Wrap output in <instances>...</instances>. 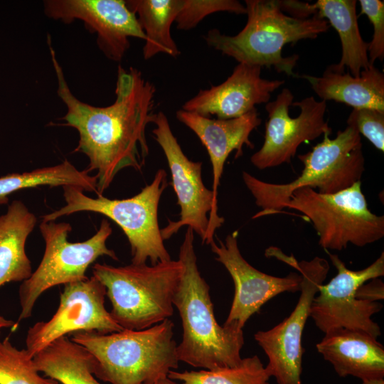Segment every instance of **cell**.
Listing matches in <instances>:
<instances>
[{
    "label": "cell",
    "mask_w": 384,
    "mask_h": 384,
    "mask_svg": "<svg viewBox=\"0 0 384 384\" xmlns=\"http://www.w3.org/2000/svg\"><path fill=\"white\" fill-rule=\"evenodd\" d=\"M0 384H58L42 376L27 350L18 349L6 337L0 341Z\"/></svg>",
    "instance_id": "cell-27"
},
{
    "label": "cell",
    "mask_w": 384,
    "mask_h": 384,
    "mask_svg": "<svg viewBox=\"0 0 384 384\" xmlns=\"http://www.w3.org/2000/svg\"><path fill=\"white\" fill-rule=\"evenodd\" d=\"M153 123L155 128L152 133L165 154L180 207V218L176 221L169 220L168 225L161 229L162 238L167 240L181 228L188 226L201 237L203 243L210 245L224 218L218 214V204L212 190L203 182L202 162L193 161L184 154L163 112L155 114Z\"/></svg>",
    "instance_id": "cell-10"
},
{
    "label": "cell",
    "mask_w": 384,
    "mask_h": 384,
    "mask_svg": "<svg viewBox=\"0 0 384 384\" xmlns=\"http://www.w3.org/2000/svg\"><path fill=\"white\" fill-rule=\"evenodd\" d=\"M146 36L142 53L147 60L159 53L173 58L180 51L171 35V27L183 6V0H127Z\"/></svg>",
    "instance_id": "cell-24"
},
{
    "label": "cell",
    "mask_w": 384,
    "mask_h": 384,
    "mask_svg": "<svg viewBox=\"0 0 384 384\" xmlns=\"http://www.w3.org/2000/svg\"><path fill=\"white\" fill-rule=\"evenodd\" d=\"M316 347L340 377L351 375L362 381L383 378L384 348L366 332L333 330L325 333Z\"/></svg>",
    "instance_id": "cell-19"
},
{
    "label": "cell",
    "mask_w": 384,
    "mask_h": 384,
    "mask_svg": "<svg viewBox=\"0 0 384 384\" xmlns=\"http://www.w3.org/2000/svg\"><path fill=\"white\" fill-rule=\"evenodd\" d=\"M285 208L302 213L311 222L324 250L341 251L348 244L363 247L384 236V216L369 210L361 181L330 194L299 188Z\"/></svg>",
    "instance_id": "cell-8"
},
{
    "label": "cell",
    "mask_w": 384,
    "mask_h": 384,
    "mask_svg": "<svg viewBox=\"0 0 384 384\" xmlns=\"http://www.w3.org/2000/svg\"><path fill=\"white\" fill-rule=\"evenodd\" d=\"M46 16L64 23L81 21L96 33L99 49L110 60L119 62L130 48L129 38L145 41L137 16L123 0H45Z\"/></svg>",
    "instance_id": "cell-15"
},
{
    "label": "cell",
    "mask_w": 384,
    "mask_h": 384,
    "mask_svg": "<svg viewBox=\"0 0 384 384\" xmlns=\"http://www.w3.org/2000/svg\"><path fill=\"white\" fill-rule=\"evenodd\" d=\"M174 326L168 319L143 330L78 331L70 339L91 353L97 378L110 384H142L178 368Z\"/></svg>",
    "instance_id": "cell-4"
},
{
    "label": "cell",
    "mask_w": 384,
    "mask_h": 384,
    "mask_svg": "<svg viewBox=\"0 0 384 384\" xmlns=\"http://www.w3.org/2000/svg\"><path fill=\"white\" fill-rule=\"evenodd\" d=\"M167 186V174L159 169L149 185L137 195L124 199H110L102 195L90 198L83 190L71 186H63L66 205L42 216V221L80 211L105 215L119 225L125 234L131 248L132 263L151 265L171 260L162 238L158 221V208Z\"/></svg>",
    "instance_id": "cell-7"
},
{
    "label": "cell",
    "mask_w": 384,
    "mask_h": 384,
    "mask_svg": "<svg viewBox=\"0 0 384 384\" xmlns=\"http://www.w3.org/2000/svg\"><path fill=\"white\" fill-rule=\"evenodd\" d=\"M361 14L368 16L373 26V35L368 43V55L370 63L384 58V2L380 0H359Z\"/></svg>",
    "instance_id": "cell-30"
},
{
    "label": "cell",
    "mask_w": 384,
    "mask_h": 384,
    "mask_svg": "<svg viewBox=\"0 0 384 384\" xmlns=\"http://www.w3.org/2000/svg\"><path fill=\"white\" fill-rule=\"evenodd\" d=\"M337 274L321 284L310 307L309 317L322 332L346 329L366 332L377 338L380 326L371 317L383 305L378 302L359 299L356 291L365 282L384 275V253L361 270H351L338 255L326 250Z\"/></svg>",
    "instance_id": "cell-12"
},
{
    "label": "cell",
    "mask_w": 384,
    "mask_h": 384,
    "mask_svg": "<svg viewBox=\"0 0 384 384\" xmlns=\"http://www.w3.org/2000/svg\"><path fill=\"white\" fill-rule=\"evenodd\" d=\"M321 100L345 103L353 109L372 108L384 112V75L374 65L358 77L337 73L328 67L321 76L302 75Z\"/></svg>",
    "instance_id": "cell-20"
},
{
    "label": "cell",
    "mask_w": 384,
    "mask_h": 384,
    "mask_svg": "<svg viewBox=\"0 0 384 384\" xmlns=\"http://www.w3.org/2000/svg\"><path fill=\"white\" fill-rule=\"evenodd\" d=\"M238 232L219 239L210 245L221 263L230 274L235 285V294L228 316L223 326L242 330L245 323L261 306L282 292L300 290V274L291 272L279 277L264 273L249 264L242 256L238 244Z\"/></svg>",
    "instance_id": "cell-16"
},
{
    "label": "cell",
    "mask_w": 384,
    "mask_h": 384,
    "mask_svg": "<svg viewBox=\"0 0 384 384\" xmlns=\"http://www.w3.org/2000/svg\"><path fill=\"white\" fill-rule=\"evenodd\" d=\"M14 325V322L11 320L6 319L0 314V334L1 329L4 328H9Z\"/></svg>",
    "instance_id": "cell-33"
},
{
    "label": "cell",
    "mask_w": 384,
    "mask_h": 384,
    "mask_svg": "<svg viewBox=\"0 0 384 384\" xmlns=\"http://www.w3.org/2000/svg\"><path fill=\"white\" fill-rule=\"evenodd\" d=\"M247 21L235 36L213 28L204 36L207 44L239 63L274 68L278 73L298 77L294 73L299 55L284 57L286 44L314 39L326 32L329 24L316 14L309 18L287 15L279 0H245Z\"/></svg>",
    "instance_id": "cell-3"
},
{
    "label": "cell",
    "mask_w": 384,
    "mask_h": 384,
    "mask_svg": "<svg viewBox=\"0 0 384 384\" xmlns=\"http://www.w3.org/2000/svg\"><path fill=\"white\" fill-rule=\"evenodd\" d=\"M106 294L105 286L93 276L65 284L53 316L28 329L25 341L28 353L33 357L55 339L78 331L123 330L105 308Z\"/></svg>",
    "instance_id": "cell-14"
},
{
    "label": "cell",
    "mask_w": 384,
    "mask_h": 384,
    "mask_svg": "<svg viewBox=\"0 0 384 384\" xmlns=\"http://www.w3.org/2000/svg\"><path fill=\"white\" fill-rule=\"evenodd\" d=\"M265 384H269V383H268V382H267V383H266Z\"/></svg>",
    "instance_id": "cell-35"
},
{
    "label": "cell",
    "mask_w": 384,
    "mask_h": 384,
    "mask_svg": "<svg viewBox=\"0 0 384 384\" xmlns=\"http://www.w3.org/2000/svg\"><path fill=\"white\" fill-rule=\"evenodd\" d=\"M378 150L384 151V112L372 108L353 109L347 121Z\"/></svg>",
    "instance_id": "cell-29"
},
{
    "label": "cell",
    "mask_w": 384,
    "mask_h": 384,
    "mask_svg": "<svg viewBox=\"0 0 384 384\" xmlns=\"http://www.w3.org/2000/svg\"><path fill=\"white\" fill-rule=\"evenodd\" d=\"M324 135L321 142L311 151L298 155L304 164L301 174L287 183H272L243 171L242 179L261 210L252 219L279 213L292 193L301 188H318L330 194L346 189L361 181L365 171L361 137L356 128L348 126L334 139Z\"/></svg>",
    "instance_id": "cell-5"
},
{
    "label": "cell",
    "mask_w": 384,
    "mask_h": 384,
    "mask_svg": "<svg viewBox=\"0 0 384 384\" xmlns=\"http://www.w3.org/2000/svg\"><path fill=\"white\" fill-rule=\"evenodd\" d=\"M293 100L290 90L283 88L274 100L266 103L265 141L250 158L257 169L289 164L302 143L331 134L325 119L326 101H318L314 96L295 102Z\"/></svg>",
    "instance_id": "cell-13"
},
{
    "label": "cell",
    "mask_w": 384,
    "mask_h": 384,
    "mask_svg": "<svg viewBox=\"0 0 384 384\" xmlns=\"http://www.w3.org/2000/svg\"><path fill=\"white\" fill-rule=\"evenodd\" d=\"M362 384H384V380H383V378L365 380V381H363Z\"/></svg>",
    "instance_id": "cell-34"
},
{
    "label": "cell",
    "mask_w": 384,
    "mask_h": 384,
    "mask_svg": "<svg viewBox=\"0 0 384 384\" xmlns=\"http://www.w3.org/2000/svg\"><path fill=\"white\" fill-rule=\"evenodd\" d=\"M142 384H179L176 382V380H174L168 377V375H164L159 377L158 378H156L152 380H149L147 382H145Z\"/></svg>",
    "instance_id": "cell-32"
},
{
    "label": "cell",
    "mask_w": 384,
    "mask_h": 384,
    "mask_svg": "<svg viewBox=\"0 0 384 384\" xmlns=\"http://www.w3.org/2000/svg\"><path fill=\"white\" fill-rule=\"evenodd\" d=\"M262 68L238 63L223 82L201 90L187 100L182 110L219 119L240 117L255 109V105L267 103L271 93L284 84V80H270L261 77Z\"/></svg>",
    "instance_id": "cell-17"
},
{
    "label": "cell",
    "mask_w": 384,
    "mask_h": 384,
    "mask_svg": "<svg viewBox=\"0 0 384 384\" xmlns=\"http://www.w3.org/2000/svg\"><path fill=\"white\" fill-rule=\"evenodd\" d=\"M220 11L246 14V8L236 0H183L175 20L176 27L184 31L192 29L207 16Z\"/></svg>",
    "instance_id": "cell-28"
},
{
    "label": "cell",
    "mask_w": 384,
    "mask_h": 384,
    "mask_svg": "<svg viewBox=\"0 0 384 384\" xmlns=\"http://www.w3.org/2000/svg\"><path fill=\"white\" fill-rule=\"evenodd\" d=\"M356 0H318L308 4L311 13L321 18L327 19L338 32L341 44L340 61L328 66L337 73H344L348 68L354 77H358L363 70L370 65L368 55V43L361 35L356 14Z\"/></svg>",
    "instance_id": "cell-21"
},
{
    "label": "cell",
    "mask_w": 384,
    "mask_h": 384,
    "mask_svg": "<svg viewBox=\"0 0 384 384\" xmlns=\"http://www.w3.org/2000/svg\"><path fill=\"white\" fill-rule=\"evenodd\" d=\"M37 223L36 215L21 201H14L0 215V287L23 282L33 271L26 242Z\"/></svg>",
    "instance_id": "cell-22"
},
{
    "label": "cell",
    "mask_w": 384,
    "mask_h": 384,
    "mask_svg": "<svg viewBox=\"0 0 384 384\" xmlns=\"http://www.w3.org/2000/svg\"><path fill=\"white\" fill-rule=\"evenodd\" d=\"M40 232L45 241L42 260L31 277L22 282L18 297L21 312L18 321L31 316L40 296L53 287L86 279L88 267L101 256L119 260L106 242L112 233L110 222L102 219L97 233L83 242L68 240L72 226L68 223L42 221Z\"/></svg>",
    "instance_id": "cell-9"
},
{
    "label": "cell",
    "mask_w": 384,
    "mask_h": 384,
    "mask_svg": "<svg viewBox=\"0 0 384 384\" xmlns=\"http://www.w3.org/2000/svg\"><path fill=\"white\" fill-rule=\"evenodd\" d=\"M300 272L302 282L298 302L290 315L267 331H259L255 341L268 358L265 367L277 384H302V334L309 317L310 307L319 287L323 284L330 266L319 257L297 262L284 260Z\"/></svg>",
    "instance_id": "cell-11"
},
{
    "label": "cell",
    "mask_w": 384,
    "mask_h": 384,
    "mask_svg": "<svg viewBox=\"0 0 384 384\" xmlns=\"http://www.w3.org/2000/svg\"><path fill=\"white\" fill-rule=\"evenodd\" d=\"M47 43L57 78V94L66 106L61 118L79 134L75 151L87 156L89 172L97 171L98 196L121 170L141 171L149 154L146 129L153 123L156 87L136 68L118 66L114 102L96 107L82 102L70 90L57 60L50 36Z\"/></svg>",
    "instance_id": "cell-1"
},
{
    "label": "cell",
    "mask_w": 384,
    "mask_h": 384,
    "mask_svg": "<svg viewBox=\"0 0 384 384\" xmlns=\"http://www.w3.org/2000/svg\"><path fill=\"white\" fill-rule=\"evenodd\" d=\"M365 282L356 291V297L359 299L377 302L383 299L384 285L378 278Z\"/></svg>",
    "instance_id": "cell-31"
},
{
    "label": "cell",
    "mask_w": 384,
    "mask_h": 384,
    "mask_svg": "<svg viewBox=\"0 0 384 384\" xmlns=\"http://www.w3.org/2000/svg\"><path fill=\"white\" fill-rule=\"evenodd\" d=\"M176 116L196 134L208 151L213 171L212 191L218 203V188L228 156L235 151V157L238 159L242 156L244 146L254 148L250 135L261 124L257 109L230 119H212L182 109L176 112Z\"/></svg>",
    "instance_id": "cell-18"
},
{
    "label": "cell",
    "mask_w": 384,
    "mask_h": 384,
    "mask_svg": "<svg viewBox=\"0 0 384 384\" xmlns=\"http://www.w3.org/2000/svg\"><path fill=\"white\" fill-rule=\"evenodd\" d=\"M37 370L61 384H101L93 373V358L68 336L60 337L33 356Z\"/></svg>",
    "instance_id": "cell-23"
},
{
    "label": "cell",
    "mask_w": 384,
    "mask_h": 384,
    "mask_svg": "<svg viewBox=\"0 0 384 384\" xmlns=\"http://www.w3.org/2000/svg\"><path fill=\"white\" fill-rule=\"evenodd\" d=\"M97 178L90 175L87 170H78L69 161L29 172L9 174L0 177V205L7 204L9 196L24 188L41 186L80 188L85 191L94 192L98 196Z\"/></svg>",
    "instance_id": "cell-25"
},
{
    "label": "cell",
    "mask_w": 384,
    "mask_h": 384,
    "mask_svg": "<svg viewBox=\"0 0 384 384\" xmlns=\"http://www.w3.org/2000/svg\"><path fill=\"white\" fill-rule=\"evenodd\" d=\"M168 377L183 384H265L270 378L257 356L242 358L235 367L213 370H171Z\"/></svg>",
    "instance_id": "cell-26"
},
{
    "label": "cell",
    "mask_w": 384,
    "mask_h": 384,
    "mask_svg": "<svg viewBox=\"0 0 384 384\" xmlns=\"http://www.w3.org/2000/svg\"><path fill=\"white\" fill-rule=\"evenodd\" d=\"M182 272L179 260L151 265L92 266V276L106 289L111 316L127 330L146 329L173 315V299Z\"/></svg>",
    "instance_id": "cell-6"
},
{
    "label": "cell",
    "mask_w": 384,
    "mask_h": 384,
    "mask_svg": "<svg viewBox=\"0 0 384 384\" xmlns=\"http://www.w3.org/2000/svg\"><path fill=\"white\" fill-rule=\"evenodd\" d=\"M193 234L188 228L179 249L183 272L173 299L183 327L182 341L176 346L178 359L204 370L235 367L242 359L243 331L217 322L210 287L198 268Z\"/></svg>",
    "instance_id": "cell-2"
}]
</instances>
